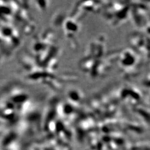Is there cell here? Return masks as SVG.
Instances as JSON below:
<instances>
[{
  "label": "cell",
  "instance_id": "3957f363",
  "mask_svg": "<svg viewBox=\"0 0 150 150\" xmlns=\"http://www.w3.org/2000/svg\"><path fill=\"white\" fill-rule=\"evenodd\" d=\"M146 38L145 36L137 34L133 35V36H131L130 38V42L132 45H133L138 51H141L144 54L146 53V49H147L146 48ZM147 50H149V49H147Z\"/></svg>",
  "mask_w": 150,
  "mask_h": 150
},
{
  "label": "cell",
  "instance_id": "277c9868",
  "mask_svg": "<svg viewBox=\"0 0 150 150\" xmlns=\"http://www.w3.org/2000/svg\"><path fill=\"white\" fill-rule=\"evenodd\" d=\"M64 28L65 34L70 38H74L79 31L77 22L73 19H67L64 24Z\"/></svg>",
  "mask_w": 150,
  "mask_h": 150
},
{
  "label": "cell",
  "instance_id": "7a4b0ae2",
  "mask_svg": "<svg viewBox=\"0 0 150 150\" xmlns=\"http://www.w3.org/2000/svg\"><path fill=\"white\" fill-rule=\"evenodd\" d=\"M136 53L131 50H125L121 54L119 62L123 70H133L137 66L139 60Z\"/></svg>",
  "mask_w": 150,
  "mask_h": 150
},
{
  "label": "cell",
  "instance_id": "6da1fadb",
  "mask_svg": "<svg viewBox=\"0 0 150 150\" xmlns=\"http://www.w3.org/2000/svg\"><path fill=\"white\" fill-rule=\"evenodd\" d=\"M131 11V6L120 2L108 5L105 12L106 17L108 21L113 25H117L124 22L129 17Z\"/></svg>",
  "mask_w": 150,
  "mask_h": 150
}]
</instances>
